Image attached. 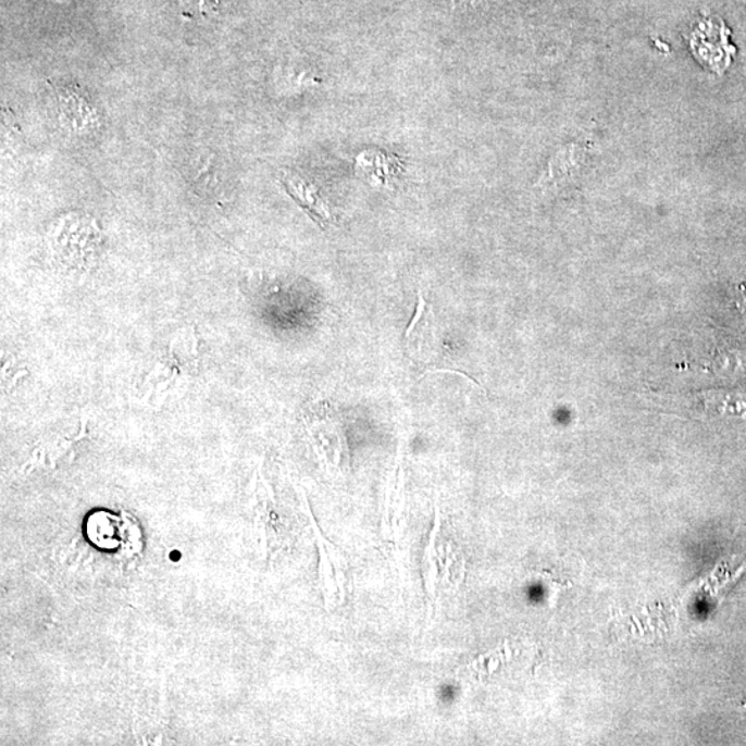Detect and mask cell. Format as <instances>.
Wrapping results in <instances>:
<instances>
[{"instance_id": "obj_1", "label": "cell", "mask_w": 746, "mask_h": 746, "mask_svg": "<svg viewBox=\"0 0 746 746\" xmlns=\"http://www.w3.org/2000/svg\"><path fill=\"white\" fill-rule=\"evenodd\" d=\"M695 407L710 418L746 422V390H707L695 393Z\"/></svg>"}, {"instance_id": "obj_2", "label": "cell", "mask_w": 746, "mask_h": 746, "mask_svg": "<svg viewBox=\"0 0 746 746\" xmlns=\"http://www.w3.org/2000/svg\"><path fill=\"white\" fill-rule=\"evenodd\" d=\"M433 319L431 306L426 303L423 295L419 294L416 313L413 315L411 324L408 326L406 335H403V339H406L407 350L412 356V359L425 361L423 364H427L426 361L431 359L434 344H436Z\"/></svg>"}]
</instances>
